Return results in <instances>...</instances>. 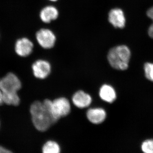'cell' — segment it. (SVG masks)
I'll use <instances>...</instances> for the list:
<instances>
[{"instance_id": "6da1fadb", "label": "cell", "mask_w": 153, "mask_h": 153, "mask_svg": "<svg viewBox=\"0 0 153 153\" xmlns=\"http://www.w3.org/2000/svg\"><path fill=\"white\" fill-rule=\"evenodd\" d=\"M52 100L46 99L43 102H34L30 106V112L34 126L39 131H46L57 122L51 111Z\"/></svg>"}, {"instance_id": "7a4b0ae2", "label": "cell", "mask_w": 153, "mask_h": 153, "mask_svg": "<svg viewBox=\"0 0 153 153\" xmlns=\"http://www.w3.org/2000/svg\"><path fill=\"white\" fill-rule=\"evenodd\" d=\"M21 81L15 74L9 73L0 80V89L3 94L4 103L9 105H18L20 99L17 92L21 89Z\"/></svg>"}, {"instance_id": "3957f363", "label": "cell", "mask_w": 153, "mask_h": 153, "mask_svg": "<svg viewBox=\"0 0 153 153\" xmlns=\"http://www.w3.org/2000/svg\"><path fill=\"white\" fill-rule=\"evenodd\" d=\"M131 52L128 47L125 45L117 46L110 50L107 58L110 65L113 68L120 70H126L128 68Z\"/></svg>"}, {"instance_id": "277c9868", "label": "cell", "mask_w": 153, "mask_h": 153, "mask_svg": "<svg viewBox=\"0 0 153 153\" xmlns=\"http://www.w3.org/2000/svg\"><path fill=\"white\" fill-rule=\"evenodd\" d=\"M51 108L52 116L56 122L60 118L68 115L71 109L69 100L63 97L55 99L52 101Z\"/></svg>"}, {"instance_id": "5b68a950", "label": "cell", "mask_w": 153, "mask_h": 153, "mask_svg": "<svg viewBox=\"0 0 153 153\" xmlns=\"http://www.w3.org/2000/svg\"><path fill=\"white\" fill-rule=\"evenodd\" d=\"M36 38L38 44L45 49H51L55 45L56 36L51 30L42 29L37 32Z\"/></svg>"}, {"instance_id": "8992f818", "label": "cell", "mask_w": 153, "mask_h": 153, "mask_svg": "<svg viewBox=\"0 0 153 153\" xmlns=\"http://www.w3.org/2000/svg\"><path fill=\"white\" fill-rule=\"evenodd\" d=\"M33 74L36 78L44 79L51 72V64L47 60H38L32 65Z\"/></svg>"}, {"instance_id": "52a82bcc", "label": "cell", "mask_w": 153, "mask_h": 153, "mask_svg": "<svg viewBox=\"0 0 153 153\" xmlns=\"http://www.w3.org/2000/svg\"><path fill=\"white\" fill-rule=\"evenodd\" d=\"M33 43L30 39L27 38H20L15 44V52L21 57H27L33 52Z\"/></svg>"}, {"instance_id": "ba28073f", "label": "cell", "mask_w": 153, "mask_h": 153, "mask_svg": "<svg viewBox=\"0 0 153 153\" xmlns=\"http://www.w3.org/2000/svg\"><path fill=\"white\" fill-rule=\"evenodd\" d=\"M72 102L76 107L84 108L89 106L92 102V98L88 93L82 90L74 94L72 97Z\"/></svg>"}, {"instance_id": "9c48e42d", "label": "cell", "mask_w": 153, "mask_h": 153, "mask_svg": "<svg viewBox=\"0 0 153 153\" xmlns=\"http://www.w3.org/2000/svg\"><path fill=\"white\" fill-rule=\"evenodd\" d=\"M108 21L114 27L121 29L124 27L126 19L123 11L118 8L111 10L108 14Z\"/></svg>"}, {"instance_id": "30bf717a", "label": "cell", "mask_w": 153, "mask_h": 153, "mask_svg": "<svg viewBox=\"0 0 153 153\" xmlns=\"http://www.w3.org/2000/svg\"><path fill=\"white\" fill-rule=\"evenodd\" d=\"M88 120L91 123L99 124L104 121L106 117V111L100 108H94L88 110L86 112Z\"/></svg>"}, {"instance_id": "8fae6325", "label": "cell", "mask_w": 153, "mask_h": 153, "mask_svg": "<svg viewBox=\"0 0 153 153\" xmlns=\"http://www.w3.org/2000/svg\"><path fill=\"white\" fill-rule=\"evenodd\" d=\"M59 13L55 7L48 6L45 7L41 11L40 17L41 21L45 23H49L57 19Z\"/></svg>"}, {"instance_id": "7c38bea8", "label": "cell", "mask_w": 153, "mask_h": 153, "mask_svg": "<svg viewBox=\"0 0 153 153\" xmlns=\"http://www.w3.org/2000/svg\"><path fill=\"white\" fill-rule=\"evenodd\" d=\"M100 97L103 101L109 103L113 102L116 99V93L111 85L104 84L99 90Z\"/></svg>"}, {"instance_id": "4fadbf2b", "label": "cell", "mask_w": 153, "mask_h": 153, "mask_svg": "<svg viewBox=\"0 0 153 153\" xmlns=\"http://www.w3.org/2000/svg\"><path fill=\"white\" fill-rule=\"evenodd\" d=\"M60 152V146L54 141H48L42 147V152L44 153H59Z\"/></svg>"}, {"instance_id": "5bb4252c", "label": "cell", "mask_w": 153, "mask_h": 153, "mask_svg": "<svg viewBox=\"0 0 153 153\" xmlns=\"http://www.w3.org/2000/svg\"><path fill=\"white\" fill-rule=\"evenodd\" d=\"M143 152L146 153H153V140H148L143 143L141 146Z\"/></svg>"}, {"instance_id": "9a60e30c", "label": "cell", "mask_w": 153, "mask_h": 153, "mask_svg": "<svg viewBox=\"0 0 153 153\" xmlns=\"http://www.w3.org/2000/svg\"><path fill=\"white\" fill-rule=\"evenodd\" d=\"M144 70L146 78L153 82V63H146L145 64Z\"/></svg>"}, {"instance_id": "2e32d148", "label": "cell", "mask_w": 153, "mask_h": 153, "mask_svg": "<svg viewBox=\"0 0 153 153\" xmlns=\"http://www.w3.org/2000/svg\"><path fill=\"white\" fill-rule=\"evenodd\" d=\"M147 14L148 17L152 19L153 22V7L147 11ZM149 35L151 38H153V23L149 28Z\"/></svg>"}, {"instance_id": "e0dca14e", "label": "cell", "mask_w": 153, "mask_h": 153, "mask_svg": "<svg viewBox=\"0 0 153 153\" xmlns=\"http://www.w3.org/2000/svg\"><path fill=\"white\" fill-rule=\"evenodd\" d=\"M11 151L8 150L7 149H5L4 148L0 146V153H11Z\"/></svg>"}, {"instance_id": "ac0fdd59", "label": "cell", "mask_w": 153, "mask_h": 153, "mask_svg": "<svg viewBox=\"0 0 153 153\" xmlns=\"http://www.w3.org/2000/svg\"><path fill=\"white\" fill-rule=\"evenodd\" d=\"M3 102H4V101H3L2 92L0 89V105L2 104Z\"/></svg>"}, {"instance_id": "d6986e66", "label": "cell", "mask_w": 153, "mask_h": 153, "mask_svg": "<svg viewBox=\"0 0 153 153\" xmlns=\"http://www.w3.org/2000/svg\"><path fill=\"white\" fill-rule=\"evenodd\" d=\"M49 1H56L57 0H49Z\"/></svg>"}]
</instances>
